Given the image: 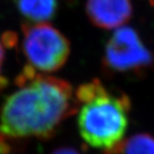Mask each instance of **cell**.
Listing matches in <instances>:
<instances>
[{"mask_svg":"<svg viewBox=\"0 0 154 154\" xmlns=\"http://www.w3.org/2000/svg\"><path fill=\"white\" fill-rule=\"evenodd\" d=\"M16 91L0 109V136L8 139H48L78 111L72 86L26 65L15 80Z\"/></svg>","mask_w":154,"mask_h":154,"instance_id":"cell-1","label":"cell"},{"mask_svg":"<svg viewBox=\"0 0 154 154\" xmlns=\"http://www.w3.org/2000/svg\"><path fill=\"white\" fill-rule=\"evenodd\" d=\"M74 93L79 106L77 125L87 144L108 150L123 140L131 109L126 94L107 89L98 79L81 85Z\"/></svg>","mask_w":154,"mask_h":154,"instance_id":"cell-2","label":"cell"},{"mask_svg":"<svg viewBox=\"0 0 154 154\" xmlns=\"http://www.w3.org/2000/svg\"><path fill=\"white\" fill-rule=\"evenodd\" d=\"M23 51L28 64L42 72L60 70L68 60L71 43L60 31L51 24H23Z\"/></svg>","mask_w":154,"mask_h":154,"instance_id":"cell-3","label":"cell"},{"mask_svg":"<svg viewBox=\"0 0 154 154\" xmlns=\"http://www.w3.org/2000/svg\"><path fill=\"white\" fill-rule=\"evenodd\" d=\"M102 66L109 74L141 75L154 69V53L145 46L136 30L122 26L115 29L106 44Z\"/></svg>","mask_w":154,"mask_h":154,"instance_id":"cell-4","label":"cell"},{"mask_svg":"<svg viewBox=\"0 0 154 154\" xmlns=\"http://www.w3.org/2000/svg\"><path fill=\"white\" fill-rule=\"evenodd\" d=\"M85 12L96 27L112 30L124 26L133 15L132 0H86Z\"/></svg>","mask_w":154,"mask_h":154,"instance_id":"cell-5","label":"cell"},{"mask_svg":"<svg viewBox=\"0 0 154 154\" xmlns=\"http://www.w3.org/2000/svg\"><path fill=\"white\" fill-rule=\"evenodd\" d=\"M18 11L32 23H47L56 17L59 0H15Z\"/></svg>","mask_w":154,"mask_h":154,"instance_id":"cell-6","label":"cell"},{"mask_svg":"<svg viewBox=\"0 0 154 154\" xmlns=\"http://www.w3.org/2000/svg\"><path fill=\"white\" fill-rule=\"evenodd\" d=\"M104 154H154V137L147 133L133 135L104 150Z\"/></svg>","mask_w":154,"mask_h":154,"instance_id":"cell-7","label":"cell"},{"mask_svg":"<svg viewBox=\"0 0 154 154\" xmlns=\"http://www.w3.org/2000/svg\"><path fill=\"white\" fill-rule=\"evenodd\" d=\"M2 43L8 48L14 47L17 43V35L12 32H7L2 36Z\"/></svg>","mask_w":154,"mask_h":154,"instance_id":"cell-8","label":"cell"},{"mask_svg":"<svg viewBox=\"0 0 154 154\" xmlns=\"http://www.w3.org/2000/svg\"><path fill=\"white\" fill-rule=\"evenodd\" d=\"M51 154H81V153L72 147H60L52 151Z\"/></svg>","mask_w":154,"mask_h":154,"instance_id":"cell-9","label":"cell"},{"mask_svg":"<svg viewBox=\"0 0 154 154\" xmlns=\"http://www.w3.org/2000/svg\"><path fill=\"white\" fill-rule=\"evenodd\" d=\"M4 60H5V49H4V45L2 41L0 40V72L2 70Z\"/></svg>","mask_w":154,"mask_h":154,"instance_id":"cell-10","label":"cell"},{"mask_svg":"<svg viewBox=\"0 0 154 154\" xmlns=\"http://www.w3.org/2000/svg\"><path fill=\"white\" fill-rule=\"evenodd\" d=\"M149 2L152 6H154V0H149Z\"/></svg>","mask_w":154,"mask_h":154,"instance_id":"cell-11","label":"cell"}]
</instances>
